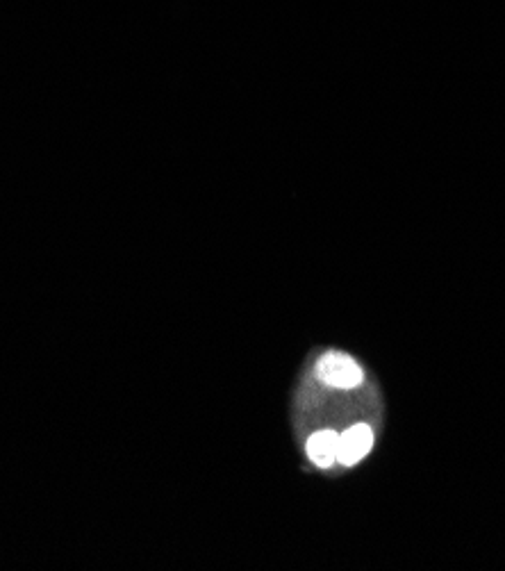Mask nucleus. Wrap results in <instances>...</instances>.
I'll return each instance as SVG.
<instances>
[{"label": "nucleus", "mask_w": 505, "mask_h": 571, "mask_svg": "<svg viewBox=\"0 0 505 571\" xmlns=\"http://www.w3.org/2000/svg\"><path fill=\"white\" fill-rule=\"evenodd\" d=\"M339 442H342V435L335 433V430H317V433L310 435L305 451H308V458L314 465L326 469L335 465L339 458Z\"/></svg>", "instance_id": "3"}, {"label": "nucleus", "mask_w": 505, "mask_h": 571, "mask_svg": "<svg viewBox=\"0 0 505 571\" xmlns=\"http://www.w3.org/2000/svg\"><path fill=\"white\" fill-rule=\"evenodd\" d=\"M374 430L367 424H355L342 435V442H339V458L337 462H342L344 467H355L358 462H362L374 449Z\"/></svg>", "instance_id": "2"}, {"label": "nucleus", "mask_w": 505, "mask_h": 571, "mask_svg": "<svg viewBox=\"0 0 505 571\" xmlns=\"http://www.w3.org/2000/svg\"><path fill=\"white\" fill-rule=\"evenodd\" d=\"M317 378L335 390H355L364 380V371L351 355L333 351L317 362Z\"/></svg>", "instance_id": "1"}]
</instances>
